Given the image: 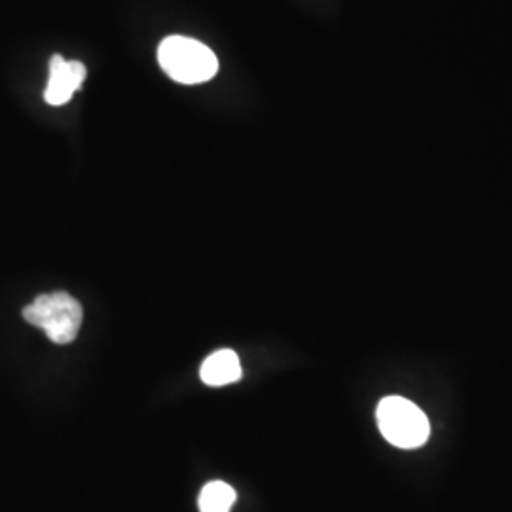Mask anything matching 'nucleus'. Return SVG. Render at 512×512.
<instances>
[{"instance_id":"1","label":"nucleus","mask_w":512,"mask_h":512,"mask_svg":"<svg viewBox=\"0 0 512 512\" xmlns=\"http://www.w3.org/2000/svg\"><path fill=\"white\" fill-rule=\"evenodd\" d=\"M158 61L179 84H203L219 71V59L205 44L188 37H169L158 48Z\"/></svg>"},{"instance_id":"2","label":"nucleus","mask_w":512,"mask_h":512,"mask_svg":"<svg viewBox=\"0 0 512 512\" xmlns=\"http://www.w3.org/2000/svg\"><path fill=\"white\" fill-rule=\"evenodd\" d=\"M376 420L384 439L403 450L420 448L431 433L429 420L421 408L399 395H391L380 401Z\"/></svg>"},{"instance_id":"3","label":"nucleus","mask_w":512,"mask_h":512,"mask_svg":"<svg viewBox=\"0 0 512 512\" xmlns=\"http://www.w3.org/2000/svg\"><path fill=\"white\" fill-rule=\"evenodd\" d=\"M23 317L44 330L54 344L65 346L78 336L84 313L80 302L71 294L52 293L33 300L23 311Z\"/></svg>"},{"instance_id":"4","label":"nucleus","mask_w":512,"mask_h":512,"mask_svg":"<svg viewBox=\"0 0 512 512\" xmlns=\"http://www.w3.org/2000/svg\"><path fill=\"white\" fill-rule=\"evenodd\" d=\"M86 65L80 61H67L61 55L50 59V78L44 92L46 103L61 107L73 99L74 92L80 90L86 80Z\"/></svg>"},{"instance_id":"5","label":"nucleus","mask_w":512,"mask_h":512,"mask_svg":"<svg viewBox=\"0 0 512 512\" xmlns=\"http://www.w3.org/2000/svg\"><path fill=\"white\" fill-rule=\"evenodd\" d=\"M203 382L211 387L234 384L241 378V363L236 351L232 349H219L213 355H209L203 361L202 372Z\"/></svg>"},{"instance_id":"6","label":"nucleus","mask_w":512,"mask_h":512,"mask_svg":"<svg viewBox=\"0 0 512 512\" xmlns=\"http://www.w3.org/2000/svg\"><path fill=\"white\" fill-rule=\"evenodd\" d=\"M238 495L236 490L226 482H209L200 494V512H230Z\"/></svg>"}]
</instances>
